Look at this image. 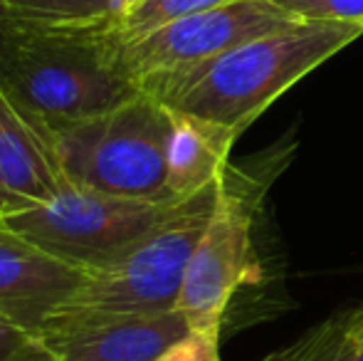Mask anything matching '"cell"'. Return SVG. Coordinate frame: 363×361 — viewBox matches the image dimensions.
Instances as JSON below:
<instances>
[{
  "instance_id": "7402d4cb",
  "label": "cell",
  "mask_w": 363,
  "mask_h": 361,
  "mask_svg": "<svg viewBox=\"0 0 363 361\" xmlns=\"http://www.w3.org/2000/svg\"><path fill=\"white\" fill-rule=\"evenodd\" d=\"M134 3H139V0H134Z\"/></svg>"
},
{
  "instance_id": "9c48e42d",
  "label": "cell",
  "mask_w": 363,
  "mask_h": 361,
  "mask_svg": "<svg viewBox=\"0 0 363 361\" xmlns=\"http://www.w3.org/2000/svg\"><path fill=\"white\" fill-rule=\"evenodd\" d=\"M84 272L50 257L0 221V314L38 332Z\"/></svg>"
},
{
  "instance_id": "ac0fdd59",
  "label": "cell",
  "mask_w": 363,
  "mask_h": 361,
  "mask_svg": "<svg viewBox=\"0 0 363 361\" xmlns=\"http://www.w3.org/2000/svg\"><path fill=\"white\" fill-rule=\"evenodd\" d=\"M33 337H35L33 332H28L18 322L0 314V361H8L10 357H15L25 344H30Z\"/></svg>"
},
{
  "instance_id": "5b68a950",
  "label": "cell",
  "mask_w": 363,
  "mask_h": 361,
  "mask_svg": "<svg viewBox=\"0 0 363 361\" xmlns=\"http://www.w3.org/2000/svg\"><path fill=\"white\" fill-rule=\"evenodd\" d=\"M178 203L106 196L67 186L52 201L5 213L0 221L50 257L86 274L119 257L166 221Z\"/></svg>"
},
{
  "instance_id": "44dd1931",
  "label": "cell",
  "mask_w": 363,
  "mask_h": 361,
  "mask_svg": "<svg viewBox=\"0 0 363 361\" xmlns=\"http://www.w3.org/2000/svg\"><path fill=\"white\" fill-rule=\"evenodd\" d=\"M336 361H363V349H346Z\"/></svg>"
},
{
  "instance_id": "d6986e66",
  "label": "cell",
  "mask_w": 363,
  "mask_h": 361,
  "mask_svg": "<svg viewBox=\"0 0 363 361\" xmlns=\"http://www.w3.org/2000/svg\"><path fill=\"white\" fill-rule=\"evenodd\" d=\"M8 361H57V359L50 354V349L45 347L40 339L33 337V339H30V344H25V347L20 349L15 357H10Z\"/></svg>"
},
{
  "instance_id": "e0dca14e",
  "label": "cell",
  "mask_w": 363,
  "mask_h": 361,
  "mask_svg": "<svg viewBox=\"0 0 363 361\" xmlns=\"http://www.w3.org/2000/svg\"><path fill=\"white\" fill-rule=\"evenodd\" d=\"M25 30H28V25L5 5V0H0V82L10 72V65L18 55Z\"/></svg>"
},
{
  "instance_id": "8fae6325",
  "label": "cell",
  "mask_w": 363,
  "mask_h": 361,
  "mask_svg": "<svg viewBox=\"0 0 363 361\" xmlns=\"http://www.w3.org/2000/svg\"><path fill=\"white\" fill-rule=\"evenodd\" d=\"M242 131L203 116L171 111L166 149V191L173 201H186L216 186L228 171V156Z\"/></svg>"
},
{
  "instance_id": "8992f818",
  "label": "cell",
  "mask_w": 363,
  "mask_h": 361,
  "mask_svg": "<svg viewBox=\"0 0 363 361\" xmlns=\"http://www.w3.org/2000/svg\"><path fill=\"white\" fill-rule=\"evenodd\" d=\"M299 20L272 0H235L181 18L134 40L119 43V62L136 84L213 60L255 38L291 28Z\"/></svg>"
},
{
  "instance_id": "6da1fadb",
  "label": "cell",
  "mask_w": 363,
  "mask_h": 361,
  "mask_svg": "<svg viewBox=\"0 0 363 361\" xmlns=\"http://www.w3.org/2000/svg\"><path fill=\"white\" fill-rule=\"evenodd\" d=\"M363 35L361 25L304 23L255 38L213 60L153 74L139 89L171 111L245 131L277 96Z\"/></svg>"
},
{
  "instance_id": "4fadbf2b",
  "label": "cell",
  "mask_w": 363,
  "mask_h": 361,
  "mask_svg": "<svg viewBox=\"0 0 363 361\" xmlns=\"http://www.w3.org/2000/svg\"><path fill=\"white\" fill-rule=\"evenodd\" d=\"M228 3H235V0H139L111 20V30H114L116 40H134L168 23Z\"/></svg>"
},
{
  "instance_id": "5bb4252c",
  "label": "cell",
  "mask_w": 363,
  "mask_h": 361,
  "mask_svg": "<svg viewBox=\"0 0 363 361\" xmlns=\"http://www.w3.org/2000/svg\"><path fill=\"white\" fill-rule=\"evenodd\" d=\"M346 349H351L346 339V317H336L264 361H336Z\"/></svg>"
},
{
  "instance_id": "52a82bcc",
  "label": "cell",
  "mask_w": 363,
  "mask_h": 361,
  "mask_svg": "<svg viewBox=\"0 0 363 361\" xmlns=\"http://www.w3.org/2000/svg\"><path fill=\"white\" fill-rule=\"evenodd\" d=\"M228 181L225 171L216 211L188 260L176 302L193 332H220L233 294L255 277L252 208Z\"/></svg>"
},
{
  "instance_id": "7c38bea8",
  "label": "cell",
  "mask_w": 363,
  "mask_h": 361,
  "mask_svg": "<svg viewBox=\"0 0 363 361\" xmlns=\"http://www.w3.org/2000/svg\"><path fill=\"white\" fill-rule=\"evenodd\" d=\"M25 25L35 28H74L111 23L134 0H5Z\"/></svg>"
},
{
  "instance_id": "7a4b0ae2",
  "label": "cell",
  "mask_w": 363,
  "mask_h": 361,
  "mask_svg": "<svg viewBox=\"0 0 363 361\" xmlns=\"http://www.w3.org/2000/svg\"><path fill=\"white\" fill-rule=\"evenodd\" d=\"M0 87L40 126L101 114L139 91V84L119 62L111 23L74 28L28 25Z\"/></svg>"
},
{
  "instance_id": "277c9868",
  "label": "cell",
  "mask_w": 363,
  "mask_h": 361,
  "mask_svg": "<svg viewBox=\"0 0 363 361\" xmlns=\"http://www.w3.org/2000/svg\"><path fill=\"white\" fill-rule=\"evenodd\" d=\"M43 129L69 186L106 196L173 201L166 191L171 109L148 91L139 89L101 114Z\"/></svg>"
},
{
  "instance_id": "2e32d148",
  "label": "cell",
  "mask_w": 363,
  "mask_h": 361,
  "mask_svg": "<svg viewBox=\"0 0 363 361\" xmlns=\"http://www.w3.org/2000/svg\"><path fill=\"white\" fill-rule=\"evenodd\" d=\"M156 361H223L220 357V332H193L191 329Z\"/></svg>"
},
{
  "instance_id": "3957f363",
  "label": "cell",
  "mask_w": 363,
  "mask_h": 361,
  "mask_svg": "<svg viewBox=\"0 0 363 361\" xmlns=\"http://www.w3.org/2000/svg\"><path fill=\"white\" fill-rule=\"evenodd\" d=\"M220 183L223 179L198 196L181 201L166 221L141 235L119 257L86 272L38 332L99 319L173 312L188 260L216 211Z\"/></svg>"
},
{
  "instance_id": "ba28073f",
  "label": "cell",
  "mask_w": 363,
  "mask_h": 361,
  "mask_svg": "<svg viewBox=\"0 0 363 361\" xmlns=\"http://www.w3.org/2000/svg\"><path fill=\"white\" fill-rule=\"evenodd\" d=\"M191 332L181 312L82 322L43 329L35 339L57 361H156Z\"/></svg>"
},
{
  "instance_id": "ffe728a7",
  "label": "cell",
  "mask_w": 363,
  "mask_h": 361,
  "mask_svg": "<svg viewBox=\"0 0 363 361\" xmlns=\"http://www.w3.org/2000/svg\"><path fill=\"white\" fill-rule=\"evenodd\" d=\"M346 339L351 349H363V307L346 314Z\"/></svg>"
},
{
  "instance_id": "9a60e30c",
  "label": "cell",
  "mask_w": 363,
  "mask_h": 361,
  "mask_svg": "<svg viewBox=\"0 0 363 361\" xmlns=\"http://www.w3.org/2000/svg\"><path fill=\"white\" fill-rule=\"evenodd\" d=\"M304 23H346L363 28V0H272Z\"/></svg>"
},
{
  "instance_id": "30bf717a",
  "label": "cell",
  "mask_w": 363,
  "mask_h": 361,
  "mask_svg": "<svg viewBox=\"0 0 363 361\" xmlns=\"http://www.w3.org/2000/svg\"><path fill=\"white\" fill-rule=\"evenodd\" d=\"M67 186L45 129L0 87V216L52 201Z\"/></svg>"
}]
</instances>
